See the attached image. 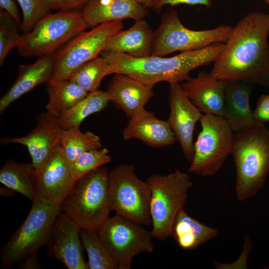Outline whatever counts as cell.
I'll list each match as a JSON object with an SVG mask.
<instances>
[{"label": "cell", "instance_id": "30bf717a", "mask_svg": "<svg viewBox=\"0 0 269 269\" xmlns=\"http://www.w3.org/2000/svg\"><path fill=\"white\" fill-rule=\"evenodd\" d=\"M232 29L230 25L222 24L209 29H190L181 23L176 11L170 10L163 15L159 27L153 32L151 55L165 56L176 51H191L225 43Z\"/></svg>", "mask_w": 269, "mask_h": 269}, {"label": "cell", "instance_id": "9c48e42d", "mask_svg": "<svg viewBox=\"0 0 269 269\" xmlns=\"http://www.w3.org/2000/svg\"><path fill=\"white\" fill-rule=\"evenodd\" d=\"M201 130L194 143V155L189 172L208 176L216 174L231 154L234 133L222 117L202 115Z\"/></svg>", "mask_w": 269, "mask_h": 269}, {"label": "cell", "instance_id": "9a60e30c", "mask_svg": "<svg viewBox=\"0 0 269 269\" xmlns=\"http://www.w3.org/2000/svg\"><path fill=\"white\" fill-rule=\"evenodd\" d=\"M169 84L170 113L167 121L185 158L190 162L194 155L193 133L202 114L186 96L179 83Z\"/></svg>", "mask_w": 269, "mask_h": 269}, {"label": "cell", "instance_id": "7c38bea8", "mask_svg": "<svg viewBox=\"0 0 269 269\" xmlns=\"http://www.w3.org/2000/svg\"><path fill=\"white\" fill-rule=\"evenodd\" d=\"M98 235L117 262L119 269H130L135 256L151 253L154 249L151 231L117 214L109 218Z\"/></svg>", "mask_w": 269, "mask_h": 269}, {"label": "cell", "instance_id": "60d3db41", "mask_svg": "<svg viewBox=\"0 0 269 269\" xmlns=\"http://www.w3.org/2000/svg\"><path fill=\"white\" fill-rule=\"evenodd\" d=\"M265 0L269 4V0Z\"/></svg>", "mask_w": 269, "mask_h": 269}, {"label": "cell", "instance_id": "e575fe53", "mask_svg": "<svg viewBox=\"0 0 269 269\" xmlns=\"http://www.w3.org/2000/svg\"><path fill=\"white\" fill-rule=\"evenodd\" d=\"M253 115L258 122L263 124L269 122V94L262 95L258 98Z\"/></svg>", "mask_w": 269, "mask_h": 269}, {"label": "cell", "instance_id": "f1b7e54d", "mask_svg": "<svg viewBox=\"0 0 269 269\" xmlns=\"http://www.w3.org/2000/svg\"><path fill=\"white\" fill-rule=\"evenodd\" d=\"M80 238L88 257L90 269H119L118 265L100 240L98 232L81 229Z\"/></svg>", "mask_w": 269, "mask_h": 269}, {"label": "cell", "instance_id": "603a6c76", "mask_svg": "<svg viewBox=\"0 0 269 269\" xmlns=\"http://www.w3.org/2000/svg\"><path fill=\"white\" fill-rule=\"evenodd\" d=\"M153 32L148 23L135 20L130 28L121 30L109 40L103 51L126 53L136 58L152 55Z\"/></svg>", "mask_w": 269, "mask_h": 269}, {"label": "cell", "instance_id": "5b68a950", "mask_svg": "<svg viewBox=\"0 0 269 269\" xmlns=\"http://www.w3.org/2000/svg\"><path fill=\"white\" fill-rule=\"evenodd\" d=\"M88 28L81 10L50 12L40 19L30 31L20 35L16 48L23 57L52 55Z\"/></svg>", "mask_w": 269, "mask_h": 269}, {"label": "cell", "instance_id": "277c9868", "mask_svg": "<svg viewBox=\"0 0 269 269\" xmlns=\"http://www.w3.org/2000/svg\"><path fill=\"white\" fill-rule=\"evenodd\" d=\"M108 168L102 166L77 180L62 205L81 229L98 232L112 211Z\"/></svg>", "mask_w": 269, "mask_h": 269}, {"label": "cell", "instance_id": "7402d4cb", "mask_svg": "<svg viewBox=\"0 0 269 269\" xmlns=\"http://www.w3.org/2000/svg\"><path fill=\"white\" fill-rule=\"evenodd\" d=\"M82 11L89 27L128 18L142 19L148 13L145 6L134 0H90Z\"/></svg>", "mask_w": 269, "mask_h": 269}, {"label": "cell", "instance_id": "d4e9b609", "mask_svg": "<svg viewBox=\"0 0 269 269\" xmlns=\"http://www.w3.org/2000/svg\"><path fill=\"white\" fill-rule=\"evenodd\" d=\"M0 182L17 192L32 202L38 199L36 188V172L31 163L6 161L0 170Z\"/></svg>", "mask_w": 269, "mask_h": 269}, {"label": "cell", "instance_id": "7a4b0ae2", "mask_svg": "<svg viewBox=\"0 0 269 269\" xmlns=\"http://www.w3.org/2000/svg\"><path fill=\"white\" fill-rule=\"evenodd\" d=\"M224 47V43H214L170 57L151 55L136 58L124 53L104 51L101 54L110 65L111 74H125L154 86L161 82L170 84L188 80L191 71L214 63Z\"/></svg>", "mask_w": 269, "mask_h": 269}, {"label": "cell", "instance_id": "8d00e7d4", "mask_svg": "<svg viewBox=\"0 0 269 269\" xmlns=\"http://www.w3.org/2000/svg\"><path fill=\"white\" fill-rule=\"evenodd\" d=\"M0 9L6 11L18 24L21 20L15 2L13 0H0Z\"/></svg>", "mask_w": 269, "mask_h": 269}, {"label": "cell", "instance_id": "f35d334b", "mask_svg": "<svg viewBox=\"0 0 269 269\" xmlns=\"http://www.w3.org/2000/svg\"><path fill=\"white\" fill-rule=\"evenodd\" d=\"M11 191H13L10 188L5 186V187L0 188V195L1 196H10L12 193Z\"/></svg>", "mask_w": 269, "mask_h": 269}, {"label": "cell", "instance_id": "1f68e13d", "mask_svg": "<svg viewBox=\"0 0 269 269\" xmlns=\"http://www.w3.org/2000/svg\"><path fill=\"white\" fill-rule=\"evenodd\" d=\"M17 23L5 10H0V66H1L9 52L16 47L20 35Z\"/></svg>", "mask_w": 269, "mask_h": 269}, {"label": "cell", "instance_id": "4316f807", "mask_svg": "<svg viewBox=\"0 0 269 269\" xmlns=\"http://www.w3.org/2000/svg\"><path fill=\"white\" fill-rule=\"evenodd\" d=\"M110 102L106 91L97 90L89 92L82 100L58 118L62 129L80 127L87 117L104 110Z\"/></svg>", "mask_w": 269, "mask_h": 269}, {"label": "cell", "instance_id": "836d02e7", "mask_svg": "<svg viewBox=\"0 0 269 269\" xmlns=\"http://www.w3.org/2000/svg\"><path fill=\"white\" fill-rule=\"evenodd\" d=\"M50 10H79L90 0H43Z\"/></svg>", "mask_w": 269, "mask_h": 269}, {"label": "cell", "instance_id": "ac0fdd59", "mask_svg": "<svg viewBox=\"0 0 269 269\" xmlns=\"http://www.w3.org/2000/svg\"><path fill=\"white\" fill-rule=\"evenodd\" d=\"M227 83L218 80L210 73L202 72L190 78L182 87L192 103L204 114L223 117Z\"/></svg>", "mask_w": 269, "mask_h": 269}, {"label": "cell", "instance_id": "6da1fadb", "mask_svg": "<svg viewBox=\"0 0 269 269\" xmlns=\"http://www.w3.org/2000/svg\"><path fill=\"white\" fill-rule=\"evenodd\" d=\"M269 14L252 12L233 29L210 74L226 83L243 81L269 88Z\"/></svg>", "mask_w": 269, "mask_h": 269}, {"label": "cell", "instance_id": "2e32d148", "mask_svg": "<svg viewBox=\"0 0 269 269\" xmlns=\"http://www.w3.org/2000/svg\"><path fill=\"white\" fill-rule=\"evenodd\" d=\"M81 228L64 212L56 218L46 244L50 257L63 263L68 269H88L84 259Z\"/></svg>", "mask_w": 269, "mask_h": 269}, {"label": "cell", "instance_id": "484cf974", "mask_svg": "<svg viewBox=\"0 0 269 269\" xmlns=\"http://www.w3.org/2000/svg\"><path fill=\"white\" fill-rule=\"evenodd\" d=\"M46 91L48 96L46 112L58 118L89 93L70 80H50L47 83Z\"/></svg>", "mask_w": 269, "mask_h": 269}, {"label": "cell", "instance_id": "8992f818", "mask_svg": "<svg viewBox=\"0 0 269 269\" xmlns=\"http://www.w3.org/2000/svg\"><path fill=\"white\" fill-rule=\"evenodd\" d=\"M146 181L151 192V232L153 238L163 241L171 236L174 221L186 204L193 182L178 169L166 175L152 174Z\"/></svg>", "mask_w": 269, "mask_h": 269}, {"label": "cell", "instance_id": "ba28073f", "mask_svg": "<svg viewBox=\"0 0 269 269\" xmlns=\"http://www.w3.org/2000/svg\"><path fill=\"white\" fill-rule=\"evenodd\" d=\"M109 193L112 211L143 226L151 225V192L133 164L123 163L109 172Z\"/></svg>", "mask_w": 269, "mask_h": 269}, {"label": "cell", "instance_id": "cb8c5ba5", "mask_svg": "<svg viewBox=\"0 0 269 269\" xmlns=\"http://www.w3.org/2000/svg\"><path fill=\"white\" fill-rule=\"evenodd\" d=\"M218 234L217 229L199 222L183 208L175 218L171 236L181 249L192 250L216 238Z\"/></svg>", "mask_w": 269, "mask_h": 269}, {"label": "cell", "instance_id": "ffe728a7", "mask_svg": "<svg viewBox=\"0 0 269 269\" xmlns=\"http://www.w3.org/2000/svg\"><path fill=\"white\" fill-rule=\"evenodd\" d=\"M55 64L54 54L40 57L35 62L20 65L17 78L0 100V114L13 102L37 86L51 79Z\"/></svg>", "mask_w": 269, "mask_h": 269}, {"label": "cell", "instance_id": "d590c367", "mask_svg": "<svg viewBox=\"0 0 269 269\" xmlns=\"http://www.w3.org/2000/svg\"><path fill=\"white\" fill-rule=\"evenodd\" d=\"M179 4L202 5L207 7L212 5V0H154L152 7L157 12L159 11L165 5H176Z\"/></svg>", "mask_w": 269, "mask_h": 269}, {"label": "cell", "instance_id": "74e56055", "mask_svg": "<svg viewBox=\"0 0 269 269\" xmlns=\"http://www.w3.org/2000/svg\"><path fill=\"white\" fill-rule=\"evenodd\" d=\"M37 253L38 252H35L31 253L19 261V268L21 269H41V265L37 259Z\"/></svg>", "mask_w": 269, "mask_h": 269}, {"label": "cell", "instance_id": "e0dca14e", "mask_svg": "<svg viewBox=\"0 0 269 269\" xmlns=\"http://www.w3.org/2000/svg\"><path fill=\"white\" fill-rule=\"evenodd\" d=\"M153 86L147 85L128 75L116 73L109 83L110 101L130 118L144 109L154 95Z\"/></svg>", "mask_w": 269, "mask_h": 269}, {"label": "cell", "instance_id": "d6a6232c", "mask_svg": "<svg viewBox=\"0 0 269 269\" xmlns=\"http://www.w3.org/2000/svg\"><path fill=\"white\" fill-rule=\"evenodd\" d=\"M22 11L23 18L20 30L26 33L30 31L36 23L51 10L43 0H16Z\"/></svg>", "mask_w": 269, "mask_h": 269}, {"label": "cell", "instance_id": "83f0119b", "mask_svg": "<svg viewBox=\"0 0 269 269\" xmlns=\"http://www.w3.org/2000/svg\"><path fill=\"white\" fill-rule=\"evenodd\" d=\"M102 145L101 138L98 135L90 131L83 133L80 127L62 130L61 146L70 163L83 153L100 148Z\"/></svg>", "mask_w": 269, "mask_h": 269}, {"label": "cell", "instance_id": "f546056e", "mask_svg": "<svg viewBox=\"0 0 269 269\" xmlns=\"http://www.w3.org/2000/svg\"><path fill=\"white\" fill-rule=\"evenodd\" d=\"M110 74V65L101 56L79 67L72 73L69 80L89 93L97 90L103 79Z\"/></svg>", "mask_w": 269, "mask_h": 269}, {"label": "cell", "instance_id": "5bb4252c", "mask_svg": "<svg viewBox=\"0 0 269 269\" xmlns=\"http://www.w3.org/2000/svg\"><path fill=\"white\" fill-rule=\"evenodd\" d=\"M36 121L35 127L26 135L4 137L0 140L2 144L17 143L25 146L36 174L54 150L61 145L63 130L58 118L47 112L39 114Z\"/></svg>", "mask_w": 269, "mask_h": 269}, {"label": "cell", "instance_id": "52a82bcc", "mask_svg": "<svg viewBox=\"0 0 269 269\" xmlns=\"http://www.w3.org/2000/svg\"><path fill=\"white\" fill-rule=\"evenodd\" d=\"M62 210L61 205L49 204L38 198L34 201L26 218L0 252L1 268L11 267L46 245Z\"/></svg>", "mask_w": 269, "mask_h": 269}, {"label": "cell", "instance_id": "d6986e66", "mask_svg": "<svg viewBox=\"0 0 269 269\" xmlns=\"http://www.w3.org/2000/svg\"><path fill=\"white\" fill-rule=\"evenodd\" d=\"M122 135L126 140L137 139L157 148L168 146L176 141L168 121L157 118L145 109L130 118Z\"/></svg>", "mask_w": 269, "mask_h": 269}, {"label": "cell", "instance_id": "3957f363", "mask_svg": "<svg viewBox=\"0 0 269 269\" xmlns=\"http://www.w3.org/2000/svg\"><path fill=\"white\" fill-rule=\"evenodd\" d=\"M236 167L239 201L255 196L269 172V131L264 124L234 133L231 154Z\"/></svg>", "mask_w": 269, "mask_h": 269}, {"label": "cell", "instance_id": "4dcf8cb0", "mask_svg": "<svg viewBox=\"0 0 269 269\" xmlns=\"http://www.w3.org/2000/svg\"><path fill=\"white\" fill-rule=\"evenodd\" d=\"M112 161L106 147L91 149L81 154L71 163V169L76 180L92 170Z\"/></svg>", "mask_w": 269, "mask_h": 269}, {"label": "cell", "instance_id": "ab89813d", "mask_svg": "<svg viewBox=\"0 0 269 269\" xmlns=\"http://www.w3.org/2000/svg\"><path fill=\"white\" fill-rule=\"evenodd\" d=\"M144 6H152L154 0H134Z\"/></svg>", "mask_w": 269, "mask_h": 269}, {"label": "cell", "instance_id": "8fae6325", "mask_svg": "<svg viewBox=\"0 0 269 269\" xmlns=\"http://www.w3.org/2000/svg\"><path fill=\"white\" fill-rule=\"evenodd\" d=\"M123 28L122 21H110L74 36L54 53L55 64L51 80H69L77 68L97 57L110 38Z\"/></svg>", "mask_w": 269, "mask_h": 269}, {"label": "cell", "instance_id": "44dd1931", "mask_svg": "<svg viewBox=\"0 0 269 269\" xmlns=\"http://www.w3.org/2000/svg\"><path fill=\"white\" fill-rule=\"evenodd\" d=\"M252 88L243 81L227 83L223 118L234 133L264 124L256 121L250 106Z\"/></svg>", "mask_w": 269, "mask_h": 269}, {"label": "cell", "instance_id": "4fadbf2b", "mask_svg": "<svg viewBox=\"0 0 269 269\" xmlns=\"http://www.w3.org/2000/svg\"><path fill=\"white\" fill-rule=\"evenodd\" d=\"M76 181L71 163L60 145L36 174L37 197L44 202L62 206Z\"/></svg>", "mask_w": 269, "mask_h": 269}]
</instances>
